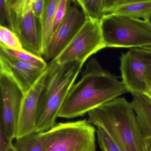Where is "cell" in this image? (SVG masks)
I'll use <instances>...</instances> for the list:
<instances>
[{
  "instance_id": "obj_1",
  "label": "cell",
  "mask_w": 151,
  "mask_h": 151,
  "mask_svg": "<svg viewBox=\"0 0 151 151\" xmlns=\"http://www.w3.org/2000/svg\"><path fill=\"white\" fill-rule=\"evenodd\" d=\"M128 92L116 76L104 69L97 59L91 58L80 80L69 92L58 117L71 119L83 116Z\"/></svg>"
},
{
  "instance_id": "obj_2",
  "label": "cell",
  "mask_w": 151,
  "mask_h": 151,
  "mask_svg": "<svg viewBox=\"0 0 151 151\" xmlns=\"http://www.w3.org/2000/svg\"><path fill=\"white\" fill-rule=\"evenodd\" d=\"M88 121L102 128L122 151H144V138L130 102L118 97L88 113Z\"/></svg>"
},
{
  "instance_id": "obj_3",
  "label": "cell",
  "mask_w": 151,
  "mask_h": 151,
  "mask_svg": "<svg viewBox=\"0 0 151 151\" xmlns=\"http://www.w3.org/2000/svg\"><path fill=\"white\" fill-rule=\"evenodd\" d=\"M83 64L80 62L65 64L50 62L47 64L39 101L35 132L47 131L56 124L60 109Z\"/></svg>"
},
{
  "instance_id": "obj_4",
  "label": "cell",
  "mask_w": 151,
  "mask_h": 151,
  "mask_svg": "<svg viewBox=\"0 0 151 151\" xmlns=\"http://www.w3.org/2000/svg\"><path fill=\"white\" fill-rule=\"evenodd\" d=\"M100 24L106 47L141 48L151 45V24L147 20L110 14Z\"/></svg>"
},
{
  "instance_id": "obj_5",
  "label": "cell",
  "mask_w": 151,
  "mask_h": 151,
  "mask_svg": "<svg viewBox=\"0 0 151 151\" xmlns=\"http://www.w3.org/2000/svg\"><path fill=\"white\" fill-rule=\"evenodd\" d=\"M96 132L86 119L56 124L45 132V151H96Z\"/></svg>"
},
{
  "instance_id": "obj_6",
  "label": "cell",
  "mask_w": 151,
  "mask_h": 151,
  "mask_svg": "<svg viewBox=\"0 0 151 151\" xmlns=\"http://www.w3.org/2000/svg\"><path fill=\"white\" fill-rule=\"evenodd\" d=\"M13 31L19 38L24 49L42 56L39 21L32 8V0H8Z\"/></svg>"
},
{
  "instance_id": "obj_7",
  "label": "cell",
  "mask_w": 151,
  "mask_h": 151,
  "mask_svg": "<svg viewBox=\"0 0 151 151\" xmlns=\"http://www.w3.org/2000/svg\"><path fill=\"white\" fill-rule=\"evenodd\" d=\"M100 22L87 18L84 25L69 45L51 62L59 64L75 62L84 63L91 55L105 48Z\"/></svg>"
},
{
  "instance_id": "obj_8",
  "label": "cell",
  "mask_w": 151,
  "mask_h": 151,
  "mask_svg": "<svg viewBox=\"0 0 151 151\" xmlns=\"http://www.w3.org/2000/svg\"><path fill=\"white\" fill-rule=\"evenodd\" d=\"M87 19L77 0H72L66 16L54 32L45 50L44 60L51 62L58 57L76 36Z\"/></svg>"
},
{
  "instance_id": "obj_9",
  "label": "cell",
  "mask_w": 151,
  "mask_h": 151,
  "mask_svg": "<svg viewBox=\"0 0 151 151\" xmlns=\"http://www.w3.org/2000/svg\"><path fill=\"white\" fill-rule=\"evenodd\" d=\"M0 124L12 140L16 139L17 125L23 99V92L14 81L0 73Z\"/></svg>"
},
{
  "instance_id": "obj_10",
  "label": "cell",
  "mask_w": 151,
  "mask_h": 151,
  "mask_svg": "<svg viewBox=\"0 0 151 151\" xmlns=\"http://www.w3.org/2000/svg\"><path fill=\"white\" fill-rule=\"evenodd\" d=\"M45 69L39 65L25 62L9 54L0 45V71L12 78L26 93Z\"/></svg>"
},
{
  "instance_id": "obj_11",
  "label": "cell",
  "mask_w": 151,
  "mask_h": 151,
  "mask_svg": "<svg viewBox=\"0 0 151 151\" xmlns=\"http://www.w3.org/2000/svg\"><path fill=\"white\" fill-rule=\"evenodd\" d=\"M122 82L128 92L132 94H142L146 84V68L143 57L136 48H131L120 57Z\"/></svg>"
},
{
  "instance_id": "obj_12",
  "label": "cell",
  "mask_w": 151,
  "mask_h": 151,
  "mask_svg": "<svg viewBox=\"0 0 151 151\" xmlns=\"http://www.w3.org/2000/svg\"><path fill=\"white\" fill-rule=\"evenodd\" d=\"M47 76V68L34 85L24 93L21 106L16 139L35 132L39 101Z\"/></svg>"
},
{
  "instance_id": "obj_13",
  "label": "cell",
  "mask_w": 151,
  "mask_h": 151,
  "mask_svg": "<svg viewBox=\"0 0 151 151\" xmlns=\"http://www.w3.org/2000/svg\"><path fill=\"white\" fill-rule=\"evenodd\" d=\"M110 14L147 20L151 14V0H112Z\"/></svg>"
},
{
  "instance_id": "obj_14",
  "label": "cell",
  "mask_w": 151,
  "mask_h": 151,
  "mask_svg": "<svg viewBox=\"0 0 151 151\" xmlns=\"http://www.w3.org/2000/svg\"><path fill=\"white\" fill-rule=\"evenodd\" d=\"M132 95L131 104L137 116L143 137H151V99L144 93Z\"/></svg>"
},
{
  "instance_id": "obj_15",
  "label": "cell",
  "mask_w": 151,
  "mask_h": 151,
  "mask_svg": "<svg viewBox=\"0 0 151 151\" xmlns=\"http://www.w3.org/2000/svg\"><path fill=\"white\" fill-rule=\"evenodd\" d=\"M60 0H45V13L40 26L42 56L53 33L55 14Z\"/></svg>"
},
{
  "instance_id": "obj_16",
  "label": "cell",
  "mask_w": 151,
  "mask_h": 151,
  "mask_svg": "<svg viewBox=\"0 0 151 151\" xmlns=\"http://www.w3.org/2000/svg\"><path fill=\"white\" fill-rule=\"evenodd\" d=\"M45 132H35L16 139L14 144L16 151H45Z\"/></svg>"
},
{
  "instance_id": "obj_17",
  "label": "cell",
  "mask_w": 151,
  "mask_h": 151,
  "mask_svg": "<svg viewBox=\"0 0 151 151\" xmlns=\"http://www.w3.org/2000/svg\"><path fill=\"white\" fill-rule=\"evenodd\" d=\"M87 18L100 21L108 14L109 0H77Z\"/></svg>"
},
{
  "instance_id": "obj_18",
  "label": "cell",
  "mask_w": 151,
  "mask_h": 151,
  "mask_svg": "<svg viewBox=\"0 0 151 151\" xmlns=\"http://www.w3.org/2000/svg\"><path fill=\"white\" fill-rule=\"evenodd\" d=\"M0 45L7 49L24 50L16 34L11 30L2 26H0Z\"/></svg>"
},
{
  "instance_id": "obj_19",
  "label": "cell",
  "mask_w": 151,
  "mask_h": 151,
  "mask_svg": "<svg viewBox=\"0 0 151 151\" xmlns=\"http://www.w3.org/2000/svg\"><path fill=\"white\" fill-rule=\"evenodd\" d=\"M2 47L9 54L20 60L39 65L44 69H46L47 67V63L41 56H38L25 50H14L7 49Z\"/></svg>"
},
{
  "instance_id": "obj_20",
  "label": "cell",
  "mask_w": 151,
  "mask_h": 151,
  "mask_svg": "<svg viewBox=\"0 0 151 151\" xmlns=\"http://www.w3.org/2000/svg\"><path fill=\"white\" fill-rule=\"evenodd\" d=\"M98 142L102 151H122L102 128L97 127Z\"/></svg>"
},
{
  "instance_id": "obj_21",
  "label": "cell",
  "mask_w": 151,
  "mask_h": 151,
  "mask_svg": "<svg viewBox=\"0 0 151 151\" xmlns=\"http://www.w3.org/2000/svg\"><path fill=\"white\" fill-rule=\"evenodd\" d=\"M0 26L13 31V23L7 0H0Z\"/></svg>"
},
{
  "instance_id": "obj_22",
  "label": "cell",
  "mask_w": 151,
  "mask_h": 151,
  "mask_svg": "<svg viewBox=\"0 0 151 151\" xmlns=\"http://www.w3.org/2000/svg\"><path fill=\"white\" fill-rule=\"evenodd\" d=\"M71 4L72 1L70 0H60L55 14L53 32L64 19Z\"/></svg>"
},
{
  "instance_id": "obj_23",
  "label": "cell",
  "mask_w": 151,
  "mask_h": 151,
  "mask_svg": "<svg viewBox=\"0 0 151 151\" xmlns=\"http://www.w3.org/2000/svg\"><path fill=\"white\" fill-rule=\"evenodd\" d=\"M45 0H32V8L35 17L41 26L45 13Z\"/></svg>"
},
{
  "instance_id": "obj_24",
  "label": "cell",
  "mask_w": 151,
  "mask_h": 151,
  "mask_svg": "<svg viewBox=\"0 0 151 151\" xmlns=\"http://www.w3.org/2000/svg\"><path fill=\"white\" fill-rule=\"evenodd\" d=\"M12 141L8 136L3 126L0 124V151H8L14 145Z\"/></svg>"
},
{
  "instance_id": "obj_25",
  "label": "cell",
  "mask_w": 151,
  "mask_h": 151,
  "mask_svg": "<svg viewBox=\"0 0 151 151\" xmlns=\"http://www.w3.org/2000/svg\"><path fill=\"white\" fill-rule=\"evenodd\" d=\"M136 48L139 51L142 55L145 65L146 79L151 83V53L142 48Z\"/></svg>"
},
{
  "instance_id": "obj_26",
  "label": "cell",
  "mask_w": 151,
  "mask_h": 151,
  "mask_svg": "<svg viewBox=\"0 0 151 151\" xmlns=\"http://www.w3.org/2000/svg\"><path fill=\"white\" fill-rule=\"evenodd\" d=\"M144 94L151 99V83L146 80L145 91Z\"/></svg>"
},
{
  "instance_id": "obj_27",
  "label": "cell",
  "mask_w": 151,
  "mask_h": 151,
  "mask_svg": "<svg viewBox=\"0 0 151 151\" xmlns=\"http://www.w3.org/2000/svg\"><path fill=\"white\" fill-rule=\"evenodd\" d=\"M145 147L147 151H151V137L144 139Z\"/></svg>"
},
{
  "instance_id": "obj_28",
  "label": "cell",
  "mask_w": 151,
  "mask_h": 151,
  "mask_svg": "<svg viewBox=\"0 0 151 151\" xmlns=\"http://www.w3.org/2000/svg\"><path fill=\"white\" fill-rule=\"evenodd\" d=\"M141 48H143L144 50L151 53V45L147 46L144 47H141Z\"/></svg>"
},
{
  "instance_id": "obj_29",
  "label": "cell",
  "mask_w": 151,
  "mask_h": 151,
  "mask_svg": "<svg viewBox=\"0 0 151 151\" xmlns=\"http://www.w3.org/2000/svg\"><path fill=\"white\" fill-rule=\"evenodd\" d=\"M8 151H16L15 150L14 147V145H13V146L11 147L8 150Z\"/></svg>"
},
{
  "instance_id": "obj_30",
  "label": "cell",
  "mask_w": 151,
  "mask_h": 151,
  "mask_svg": "<svg viewBox=\"0 0 151 151\" xmlns=\"http://www.w3.org/2000/svg\"><path fill=\"white\" fill-rule=\"evenodd\" d=\"M147 21H148V22H149L150 23V24H151V14L150 15V16H149V18H148Z\"/></svg>"
},
{
  "instance_id": "obj_31",
  "label": "cell",
  "mask_w": 151,
  "mask_h": 151,
  "mask_svg": "<svg viewBox=\"0 0 151 151\" xmlns=\"http://www.w3.org/2000/svg\"><path fill=\"white\" fill-rule=\"evenodd\" d=\"M144 151H147V150L145 148V149H144Z\"/></svg>"
}]
</instances>
